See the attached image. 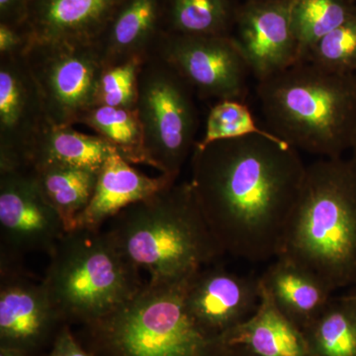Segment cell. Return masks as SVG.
<instances>
[{"label": "cell", "instance_id": "44dd1931", "mask_svg": "<svg viewBox=\"0 0 356 356\" xmlns=\"http://www.w3.org/2000/svg\"><path fill=\"white\" fill-rule=\"evenodd\" d=\"M31 172L44 200L64 222L65 231H74L77 219L92 198L98 172L76 168H47Z\"/></svg>", "mask_w": 356, "mask_h": 356}, {"label": "cell", "instance_id": "8fae6325", "mask_svg": "<svg viewBox=\"0 0 356 356\" xmlns=\"http://www.w3.org/2000/svg\"><path fill=\"white\" fill-rule=\"evenodd\" d=\"M48 120L24 55L0 57V172L26 170L28 152Z\"/></svg>", "mask_w": 356, "mask_h": 356}, {"label": "cell", "instance_id": "9a60e30c", "mask_svg": "<svg viewBox=\"0 0 356 356\" xmlns=\"http://www.w3.org/2000/svg\"><path fill=\"white\" fill-rule=\"evenodd\" d=\"M125 0H30L24 26L32 42L97 44Z\"/></svg>", "mask_w": 356, "mask_h": 356}, {"label": "cell", "instance_id": "836d02e7", "mask_svg": "<svg viewBox=\"0 0 356 356\" xmlns=\"http://www.w3.org/2000/svg\"><path fill=\"white\" fill-rule=\"evenodd\" d=\"M0 356H29L27 353H23L19 350L15 348H4L0 346Z\"/></svg>", "mask_w": 356, "mask_h": 356}, {"label": "cell", "instance_id": "d4e9b609", "mask_svg": "<svg viewBox=\"0 0 356 356\" xmlns=\"http://www.w3.org/2000/svg\"><path fill=\"white\" fill-rule=\"evenodd\" d=\"M303 332L311 356H356V325L341 297Z\"/></svg>", "mask_w": 356, "mask_h": 356}, {"label": "cell", "instance_id": "7c38bea8", "mask_svg": "<svg viewBox=\"0 0 356 356\" xmlns=\"http://www.w3.org/2000/svg\"><path fill=\"white\" fill-rule=\"evenodd\" d=\"M19 264H1L0 346L30 356L65 325L43 281L36 283ZM67 325V324H65Z\"/></svg>", "mask_w": 356, "mask_h": 356}, {"label": "cell", "instance_id": "4fadbf2b", "mask_svg": "<svg viewBox=\"0 0 356 356\" xmlns=\"http://www.w3.org/2000/svg\"><path fill=\"white\" fill-rule=\"evenodd\" d=\"M291 6L292 0H259L236 9L234 39L259 81L300 62Z\"/></svg>", "mask_w": 356, "mask_h": 356}, {"label": "cell", "instance_id": "d6986e66", "mask_svg": "<svg viewBox=\"0 0 356 356\" xmlns=\"http://www.w3.org/2000/svg\"><path fill=\"white\" fill-rule=\"evenodd\" d=\"M219 343L243 346L257 356H311L304 332L262 287L261 303L254 315L225 334Z\"/></svg>", "mask_w": 356, "mask_h": 356}, {"label": "cell", "instance_id": "30bf717a", "mask_svg": "<svg viewBox=\"0 0 356 356\" xmlns=\"http://www.w3.org/2000/svg\"><path fill=\"white\" fill-rule=\"evenodd\" d=\"M1 262L20 264L32 252L50 254L67 233L64 222L47 203L31 170L0 172Z\"/></svg>", "mask_w": 356, "mask_h": 356}, {"label": "cell", "instance_id": "4316f807", "mask_svg": "<svg viewBox=\"0 0 356 356\" xmlns=\"http://www.w3.org/2000/svg\"><path fill=\"white\" fill-rule=\"evenodd\" d=\"M147 58H134L117 65H103L95 106L135 110L139 91V76Z\"/></svg>", "mask_w": 356, "mask_h": 356}, {"label": "cell", "instance_id": "8d00e7d4", "mask_svg": "<svg viewBox=\"0 0 356 356\" xmlns=\"http://www.w3.org/2000/svg\"><path fill=\"white\" fill-rule=\"evenodd\" d=\"M248 1H259V0H248Z\"/></svg>", "mask_w": 356, "mask_h": 356}, {"label": "cell", "instance_id": "f1b7e54d", "mask_svg": "<svg viewBox=\"0 0 356 356\" xmlns=\"http://www.w3.org/2000/svg\"><path fill=\"white\" fill-rule=\"evenodd\" d=\"M31 43V37L24 25L0 23V57L25 55Z\"/></svg>", "mask_w": 356, "mask_h": 356}, {"label": "cell", "instance_id": "ba28073f", "mask_svg": "<svg viewBox=\"0 0 356 356\" xmlns=\"http://www.w3.org/2000/svg\"><path fill=\"white\" fill-rule=\"evenodd\" d=\"M24 58L53 123L79 124L95 106L103 69L97 44L32 42Z\"/></svg>", "mask_w": 356, "mask_h": 356}, {"label": "cell", "instance_id": "7402d4cb", "mask_svg": "<svg viewBox=\"0 0 356 356\" xmlns=\"http://www.w3.org/2000/svg\"><path fill=\"white\" fill-rule=\"evenodd\" d=\"M79 124L88 126L131 165H149L144 131L137 110L93 106Z\"/></svg>", "mask_w": 356, "mask_h": 356}, {"label": "cell", "instance_id": "d6a6232c", "mask_svg": "<svg viewBox=\"0 0 356 356\" xmlns=\"http://www.w3.org/2000/svg\"><path fill=\"white\" fill-rule=\"evenodd\" d=\"M341 300L350 311L351 317H353L356 325V292H348V294L341 297Z\"/></svg>", "mask_w": 356, "mask_h": 356}, {"label": "cell", "instance_id": "e0dca14e", "mask_svg": "<svg viewBox=\"0 0 356 356\" xmlns=\"http://www.w3.org/2000/svg\"><path fill=\"white\" fill-rule=\"evenodd\" d=\"M165 31V0H125L97 42L103 65L147 58Z\"/></svg>", "mask_w": 356, "mask_h": 356}, {"label": "cell", "instance_id": "277c9868", "mask_svg": "<svg viewBox=\"0 0 356 356\" xmlns=\"http://www.w3.org/2000/svg\"><path fill=\"white\" fill-rule=\"evenodd\" d=\"M269 131L288 145L325 159L350 149L356 129V74L301 60L259 81Z\"/></svg>", "mask_w": 356, "mask_h": 356}, {"label": "cell", "instance_id": "ac0fdd59", "mask_svg": "<svg viewBox=\"0 0 356 356\" xmlns=\"http://www.w3.org/2000/svg\"><path fill=\"white\" fill-rule=\"evenodd\" d=\"M274 304L302 331L325 311L332 290L315 274L285 257H276L259 277Z\"/></svg>", "mask_w": 356, "mask_h": 356}, {"label": "cell", "instance_id": "f546056e", "mask_svg": "<svg viewBox=\"0 0 356 356\" xmlns=\"http://www.w3.org/2000/svg\"><path fill=\"white\" fill-rule=\"evenodd\" d=\"M47 356H95L84 348L76 339L70 327L65 325L58 332L51 344V350Z\"/></svg>", "mask_w": 356, "mask_h": 356}, {"label": "cell", "instance_id": "6da1fadb", "mask_svg": "<svg viewBox=\"0 0 356 356\" xmlns=\"http://www.w3.org/2000/svg\"><path fill=\"white\" fill-rule=\"evenodd\" d=\"M307 166L280 138L250 135L194 147L191 184L225 254L278 257Z\"/></svg>", "mask_w": 356, "mask_h": 356}, {"label": "cell", "instance_id": "5bb4252c", "mask_svg": "<svg viewBox=\"0 0 356 356\" xmlns=\"http://www.w3.org/2000/svg\"><path fill=\"white\" fill-rule=\"evenodd\" d=\"M261 300L259 277H245L221 267H203L189 278L184 301L201 331L219 341L252 317Z\"/></svg>", "mask_w": 356, "mask_h": 356}, {"label": "cell", "instance_id": "3957f363", "mask_svg": "<svg viewBox=\"0 0 356 356\" xmlns=\"http://www.w3.org/2000/svg\"><path fill=\"white\" fill-rule=\"evenodd\" d=\"M280 257L311 271L332 292L356 284V168L351 159L307 166Z\"/></svg>", "mask_w": 356, "mask_h": 356}, {"label": "cell", "instance_id": "83f0119b", "mask_svg": "<svg viewBox=\"0 0 356 356\" xmlns=\"http://www.w3.org/2000/svg\"><path fill=\"white\" fill-rule=\"evenodd\" d=\"M339 74H356V13L320 40L306 60Z\"/></svg>", "mask_w": 356, "mask_h": 356}, {"label": "cell", "instance_id": "4dcf8cb0", "mask_svg": "<svg viewBox=\"0 0 356 356\" xmlns=\"http://www.w3.org/2000/svg\"><path fill=\"white\" fill-rule=\"evenodd\" d=\"M30 0H0V23L24 25Z\"/></svg>", "mask_w": 356, "mask_h": 356}, {"label": "cell", "instance_id": "ffe728a7", "mask_svg": "<svg viewBox=\"0 0 356 356\" xmlns=\"http://www.w3.org/2000/svg\"><path fill=\"white\" fill-rule=\"evenodd\" d=\"M114 153L113 147L99 136L86 135L72 126L48 120L28 152L26 170L76 168L99 172Z\"/></svg>", "mask_w": 356, "mask_h": 356}, {"label": "cell", "instance_id": "d590c367", "mask_svg": "<svg viewBox=\"0 0 356 356\" xmlns=\"http://www.w3.org/2000/svg\"><path fill=\"white\" fill-rule=\"evenodd\" d=\"M351 292H356V284L353 285V289L350 290Z\"/></svg>", "mask_w": 356, "mask_h": 356}, {"label": "cell", "instance_id": "8992f818", "mask_svg": "<svg viewBox=\"0 0 356 356\" xmlns=\"http://www.w3.org/2000/svg\"><path fill=\"white\" fill-rule=\"evenodd\" d=\"M49 255L43 282L65 323L95 322L135 296L145 284L140 269L102 229L67 232Z\"/></svg>", "mask_w": 356, "mask_h": 356}, {"label": "cell", "instance_id": "603a6c76", "mask_svg": "<svg viewBox=\"0 0 356 356\" xmlns=\"http://www.w3.org/2000/svg\"><path fill=\"white\" fill-rule=\"evenodd\" d=\"M236 9L232 0H165V31L181 35H229Z\"/></svg>", "mask_w": 356, "mask_h": 356}, {"label": "cell", "instance_id": "e575fe53", "mask_svg": "<svg viewBox=\"0 0 356 356\" xmlns=\"http://www.w3.org/2000/svg\"><path fill=\"white\" fill-rule=\"evenodd\" d=\"M350 151H351V161H353V165H355L356 168V129L355 135H353V143H351V147H350Z\"/></svg>", "mask_w": 356, "mask_h": 356}, {"label": "cell", "instance_id": "2e32d148", "mask_svg": "<svg viewBox=\"0 0 356 356\" xmlns=\"http://www.w3.org/2000/svg\"><path fill=\"white\" fill-rule=\"evenodd\" d=\"M177 180L163 173L147 177L118 154H112L98 172L92 198L77 219L76 229H102L128 206L151 197Z\"/></svg>", "mask_w": 356, "mask_h": 356}, {"label": "cell", "instance_id": "1f68e13d", "mask_svg": "<svg viewBox=\"0 0 356 356\" xmlns=\"http://www.w3.org/2000/svg\"><path fill=\"white\" fill-rule=\"evenodd\" d=\"M214 356H257L243 346H229L219 343Z\"/></svg>", "mask_w": 356, "mask_h": 356}, {"label": "cell", "instance_id": "9c48e42d", "mask_svg": "<svg viewBox=\"0 0 356 356\" xmlns=\"http://www.w3.org/2000/svg\"><path fill=\"white\" fill-rule=\"evenodd\" d=\"M154 54L172 65L203 98L243 102L252 74L229 35L197 36L163 31Z\"/></svg>", "mask_w": 356, "mask_h": 356}, {"label": "cell", "instance_id": "5b68a950", "mask_svg": "<svg viewBox=\"0 0 356 356\" xmlns=\"http://www.w3.org/2000/svg\"><path fill=\"white\" fill-rule=\"evenodd\" d=\"M191 276L147 281L111 313L83 325L81 346L95 356L212 355L218 341L201 331L185 306Z\"/></svg>", "mask_w": 356, "mask_h": 356}, {"label": "cell", "instance_id": "7a4b0ae2", "mask_svg": "<svg viewBox=\"0 0 356 356\" xmlns=\"http://www.w3.org/2000/svg\"><path fill=\"white\" fill-rule=\"evenodd\" d=\"M105 233L149 280H184L225 254L191 181L173 184L110 219Z\"/></svg>", "mask_w": 356, "mask_h": 356}, {"label": "cell", "instance_id": "52a82bcc", "mask_svg": "<svg viewBox=\"0 0 356 356\" xmlns=\"http://www.w3.org/2000/svg\"><path fill=\"white\" fill-rule=\"evenodd\" d=\"M194 90L172 65L152 53L139 76L137 110L149 166L177 179L195 147Z\"/></svg>", "mask_w": 356, "mask_h": 356}, {"label": "cell", "instance_id": "cb8c5ba5", "mask_svg": "<svg viewBox=\"0 0 356 356\" xmlns=\"http://www.w3.org/2000/svg\"><path fill=\"white\" fill-rule=\"evenodd\" d=\"M356 13L353 0H292L293 32L298 43L300 62L313 47Z\"/></svg>", "mask_w": 356, "mask_h": 356}, {"label": "cell", "instance_id": "484cf974", "mask_svg": "<svg viewBox=\"0 0 356 356\" xmlns=\"http://www.w3.org/2000/svg\"><path fill=\"white\" fill-rule=\"evenodd\" d=\"M250 135L278 138L270 131L259 128L252 112L241 100H220L211 108L202 139L195 147H203L216 140L236 139Z\"/></svg>", "mask_w": 356, "mask_h": 356}]
</instances>
